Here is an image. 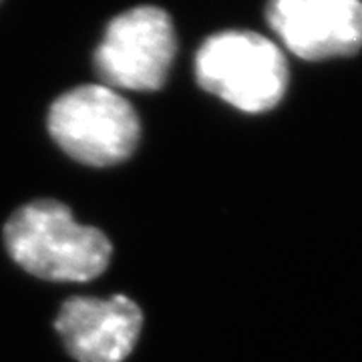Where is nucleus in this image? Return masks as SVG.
<instances>
[{
	"label": "nucleus",
	"instance_id": "f257e3e1",
	"mask_svg": "<svg viewBox=\"0 0 362 362\" xmlns=\"http://www.w3.org/2000/svg\"><path fill=\"white\" fill-rule=\"evenodd\" d=\"M11 258L28 274L51 282H87L101 276L113 246L101 230L81 226L57 199L18 207L4 226Z\"/></svg>",
	"mask_w": 362,
	"mask_h": 362
},
{
	"label": "nucleus",
	"instance_id": "f03ea898",
	"mask_svg": "<svg viewBox=\"0 0 362 362\" xmlns=\"http://www.w3.org/2000/svg\"><path fill=\"white\" fill-rule=\"evenodd\" d=\"M284 51L252 30H221L195 52V78L202 89L244 113H266L288 89Z\"/></svg>",
	"mask_w": 362,
	"mask_h": 362
},
{
	"label": "nucleus",
	"instance_id": "7ed1b4c3",
	"mask_svg": "<svg viewBox=\"0 0 362 362\" xmlns=\"http://www.w3.org/2000/svg\"><path fill=\"white\" fill-rule=\"evenodd\" d=\"M47 127L66 156L90 168L123 163L141 135L133 105L105 85H81L63 93L49 109Z\"/></svg>",
	"mask_w": 362,
	"mask_h": 362
},
{
	"label": "nucleus",
	"instance_id": "20e7f679",
	"mask_svg": "<svg viewBox=\"0 0 362 362\" xmlns=\"http://www.w3.org/2000/svg\"><path fill=\"white\" fill-rule=\"evenodd\" d=\"M177 52L173 21L153 4L133 6L107 25L95 51V71L111 89L159 90Z\"/></svg>",
	"mask_w": 362,
	"mask_h": 362
},
{
	"label": "nucleus",
	"instance_id": "39448f33",
	"mask_svg": "<svg viewBox=\"0 0 362 362\" xmlns=\"http://www.w3.org/2000/svg\"><path fill=\"white\" fill-rule=\"evenodd\" d=\"M266 18L286 49L304 61L362 49V0H268Z\"/></svg>",
	"mask_w": 362,
	"mask_h": 362
},
{
	"label": "nucleus",
	"instance_id": "423d86ee",
	"mask_svg": "<svg viewBox=\"0 0 362 362\" xmlns=\"http://www.w3.org/2000/svg\"><path fill=\"white\" fill-rule=\"evenodd\" d=\"M141 326V308L123 294L69 298L54 320L66 352L77 362H123L135 349Z\"/></svg>",
	"mask_w": 362,
	"mask_h": 362
}]
</instances>
